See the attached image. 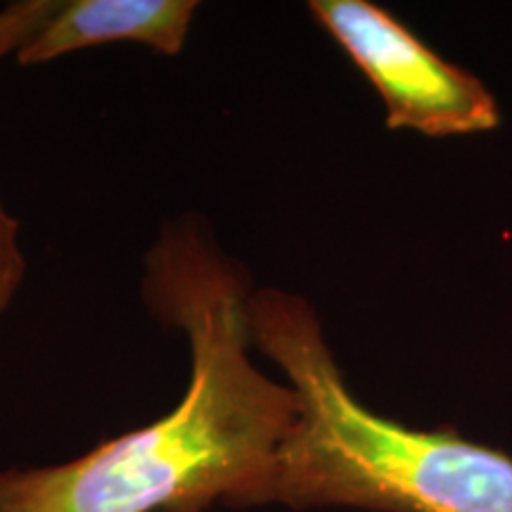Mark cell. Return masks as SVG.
<instances>
[{
	"instance_id": "cell-2",
	"label": "cell",
	"mask_w": 512,
	"mask_h": 512,
	"mask_svg": "<svg viewBox=\"0 0 512 512\" xmlns=\"http://www.w3.org/2000/svg\"><path fill=\"white\" fill-rule=\"evenodd\" d=\"M249 335L287 375L299 418L259 505L294 510L512 512V458L456 430H415L363 406L302 294L254 287Z\"/></svg>"
},
{
	"instance_id": "cell-4",
	"label": "cell",
	"mask_w": 512,
	"mask_h": 512,
	"mask_svg": "<svg viewBox=\"0 0 512 512\" xmlns=\"http://www.w3.org/2000/svg\"><path fill=\"white\" fill-rule=\"evenodd\" d=\"M195 0H67L15 55L24 67L98 48L140 43L159 55H181L188 43Z\"/></svg>"
},
{
	"instance_id": "cell-5",
	"label": "cell",
	"mask_w": 512,
	"mask_h": 512,
	"mask_svg": "<svg viewBox=\"0 0 512 512\" xmlns=\"http://www.w3.org/2000/svg\"><path fill=\"white\" fill-rule=\"evenodd\" d=\"M60 0H15L0 8V62L19 48L53 15Z\"/></svg>"
},
{
	"instance_id": "cell-1",
	"label": "cell",
	"mask_w": 512,
	"mask_h": 512,
	"mask_svg": "<svg viewBox=\"0 0 512 512\" xmlns=\"http://www.w3.org/2000/svg\"><path fill=\"white\" fill-rule=\"evenodd\" d=\"M247 273L200 221L166 223L145 254L143 299L188 339L174 411L81 458L0 470V512H207L252 508L299 418L290 384L252 361Z\"/></svg>"
},
{
	"instance_id": "cell-6",
	"label": "cell",
	"mask_w": 512,
	"mask_h": 512,
	"mask_svg": "<svg viewBox=\"0 0 512 512\" xmlns=\"http://www.w3.org/2000/svg\"><path fill=\"white\" fill-rule=\"evenodd\" d=\"M27 273L22 245H19V223L0 197V316L12 304Z\"/></svg>"
},
{
	"instance_id": "cell-3",
	"label": "cell",
	"mask_w": 512,
	"mask_h": 512,
	"mask_svg": "<svg viewBox=\"0 0 512 512\" xmlns=\"http://www.w3.org/2000/svg\"><path fill=\"white\" fill-rule=\"evenodd\" d=\"M311 15L380 93L389 128L425 136L491 131L496 98L475 74L448 62L392 12L368 0H313Z\"/></svg>"
}]
</instances>
